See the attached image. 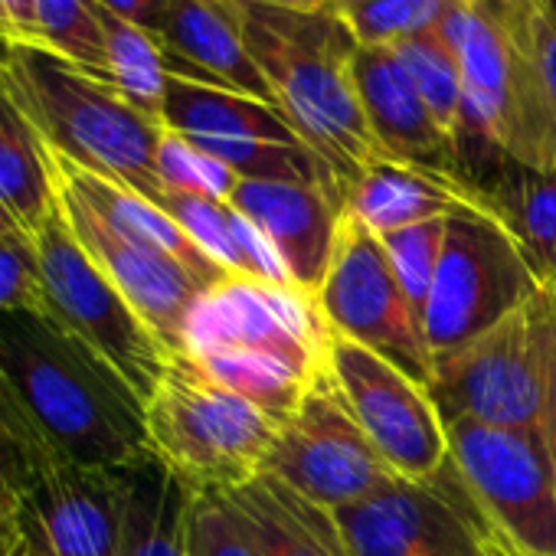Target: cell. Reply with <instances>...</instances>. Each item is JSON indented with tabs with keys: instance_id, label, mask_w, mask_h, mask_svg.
Returning a JSON list of instances; mask_svg holds the SVG:
<instances>
[{
	"instance_id": "cell-1",
	"label": "cell",
	"mask_w": 556,
	"mask_h": 556,
	"mask_svg": "<svg viewBox=\"0 0 556 556\" xmlns=\"http://www.w3.org/2000/svg\"><path fill=\"white\" fill-rule=\"evenodd\" d=\"M0 370L56 458L135 468L154 455L141 396L50 312L0 315Z\"/></svg>"
},
{
	"instance_id": "cell-2",
	"label": "cell",
	"mask_w": 556,
	"mask_h": 556,
	"mask_svg": "<svg viewBox=\"0 0 556 556\" xmlns=\"http://www.w3.org/2000/svg\"><path fill=\"white\" fill-rule=\"evenodd\" d=\"M331 328L315 292L226 275L193 305L184 351L278 422L331 374Z\"/></svg>"
},
{
	"instance_id": "cell-3",
	"label": "cell",
	"mask_w": 556,
	"mask_h": 556,
	"mask_svg": "<svg viewBox=\"0 0 556 556\" xmlns=\"http://www.w3.org/2000/svg\"><path fill=\"white\" fill-rule=\"evenodd\" d=\"M242 40L271 86L275 105L295 135L331 167L348 197L374 164L390 161L354 89L357 40L344 17L325 11H282L229 0Z\"/></svg>"
},
{
	"instance_id": "cell-4",
	"label": "cell",
	"mask_w": 556,
	"mask_h": 556,
	"mask_svg": "<svg viewBox=\"0 0 556 556\" xmlns=\"http://www.w3.org/2000/svg\"><path fill=\"white\" fill-rule=\"evenodd\" d=\"M530 0H452L442 34L462 63V144L556 170V96L530 50Z\"/></svg>"
},
{
	"instance_id": "cell-5",
	"label": "cell",
	"mask_w": 556,
	"mask_h": 556,
	"mask_svg": "<svg viewBox=\"0 0 556 556\" xmlns=\"http://www.w3.org/2000/svg\"><path fill=\"white\" fill-rule=\"evenodd\" d=\"M4 92L53 154L157 203L164 125L125 102L105 79L40 43H17Z\"/></svg>"
},
{
	"instance_id": "cell-6",
	"label": "cell",
	"mask_w": 556,
	"mask_h": 556,
	"mask_svg": "<svg viewBox=\"0 0 556 556\" xmlns=\"http://www.w3.org/2000/svg\"><path fill=\"white\" fill-rule=\"evenodd\" d=\"M144 422L151 452L190 491H236L265 475L286 426L213 380L190 354H170Z\"/></svg>"
},
{
	"instance_id": "cell-7",
	"label": "cell",
	"mask_w": 556,
	"mask_h": 556,
	"mask_svg": "<svg viewBox=\"0 0 556 556\" xmlns=\"http://www.w3.org/2000/svg\"><path fill=\"white\" fill-rule=\"evenodd\" d=\"M452 478L491 546L507 556H556V471L543 435L452 422Z\"/></svg>"
},
{
	"instance_id": "cell-8",
	"label": "cell",
	"mask_w": 556,
	"mask_h": 556,
	"mask_svg": "<svg viewBox=\"0 0 556 556\" xmlns=\"http://www.w3.org/2000/svg\"><path fill=\"white\" fill-rule=\"evenodd\" d=\"M543 289L546 282L491 213L468 210L448 216L442 258L422 315V338L432 357L471 344L527 308Z\"/></svg>"
},
{
	"instance_id": "cell-9",
	"label": "cell",
	"mask_w": 556,
	"mask_h": 556,
	"mask_svg": "<svg viewBox=\"0 0 556 556\" xmlns=\"http://www.w3.org/2000/svg\"><path fill=\"white\" fill-rule=\"evenodd\" d=\"M546 390V289L520 312L435 357L429 396L445 426L481 422L543 435Z\"/></svg>"
},
{
	"instance_id": "cell-10",
	"label": "cell",
	"mask_w": 556,
	"mask_h": 556,
	"mask_svg": "<svg viewBox=\"0 0 556 556\" xmlns=\"http://www.w3.org/2000/svg\"><path fill=\"white\" fill-rule=\"evenodd\" d=\"M161 125L226 164L239 180L312 184L344 210V193L331 167L268 102L167 73Z\"/></svg>"
},
{
	"instance_id": "cell-11",
	"label": "cell",
	"mask_w": 556,
	"mask_h": 556,
	"mask_svg": "<svg viewBox=\"0 0 556 556\" xmlns=\"http://www.w3.org/2000/svg\"><path fill=\"white\" fill-rule=\"evenodd\" d=\"M34 245L40 258L47 312L96 354H102L141 396V403H148L167 370V348L89 258L63 210H56V216L34 236Z\"/></svg>"
},
{
	"instance_id": "cell-12",
	"label": "cell",
	"mask_w": 556,
	"mask_h": 556,
	"mask_svg": "<svg viewBox=\"0 0 556 556\" xmlns=\"http://www.w3.org/2000/svg\"><path fill=\"white\" fill-rule=\"evenodd\" d=\"M318 302L341 338L370 348L429 387L435 357L422 338V328L406 302L380 236L351 213H341Z\"/></svg>"
},
{
	"instance_id": "cell-13",
	"label": "cell",
	"mask_w": 556,
	"mask_h": 556,
	"mask_svg": "<svg viewBox=\"0 0 556 556\" xmlns=\"http://www.w3.org/2000/svg\"><path fill=\"white\" fill-rule=\"evenodd\" d=\"M328 367L354 419L400 478L429 484L448 471V429L426 383L341 334Z\"/></svg>"
},
{
	"instance_id": "cell-14",
	"label": "cell",
	"mask_w": 556,
	"mask_h": 556,
	"mask_svg": "<svg viewBox=\"0 0 556 556\" xmlns=\"http://www.w3.org/2000/svg\"><path fill=\"white\" fill-rule=\"evenodd\" d=\"M265 471L325 510L351 507L400 478L354 419L331 374L286 419Z\"/></svg>"
},
{
	"instance_id": "cell-15",
	"label": "cell",
	"mask_w": 556,
	"mask_h": 556,
	"mask_svg": "<svg viewBox=\"0 0 556 556\" xmlns=\"http://www.w3.org/2000/svg\"><path fill=\"white\" fill-rule=\"evenodd\" d=\"M128 468L50 455L17 501L14 530L30 556H122Z\"/></svg>"
},
{
	"instance_id": "cell-16",
	"label": "cell",
	"mask_w": 556,
	"mask_h": 556,
	"mask_svg": "<svg viewBox=\"0 0 556 556\" xmlns=\"http://www.w3.org/2000/svg\"><path fill=\"white\" fill-rule=\"evenodd\" d=\"M348 556H484L488 536L452 471L439 481L393 478L377 494L334 510Z\"/></svg>"
},
{
	"instance_id": "cell-17",
	"label": "cell",
	"mask_w": 556,
	"mask_h": 556,
	"mask_svg": "<svg viewBox=\"0 0 556 556\" xmlns=\"http://www.w3.org/2000/svg\"><path fill=\"white\" fill-rule=\"evenodd\" d=\"M60 210L79 245L105 271V278L135 308V315L151 328V334L167 348V354L184 351L187 318L206 289L174 258L115 232L105 219H99L83 200L66 193L63 187Z\"/></svg>"
},
{
	"instance_id": "cell-18",
	"label": "cell",
	"mask_w": 556,
	"mask_h": 556,
	"mask_svg": "<svg viewBox=\"0 0 556 556\" xmlns=\"http://www.w3.org/2000/svg\"><path fill=\"white\" fill-rule=\"evenodd\" d=\"M351 76L364 115L390 161L462 174L458 141L435 122L409 73L403 70L396 50L357 47L351 60Z\"/></svg>"
},
{
	"instance_id": "cell-19",
	"label": "cell",
	"mask_w": 556,
	"mask_h": 556,
	"mask_svg": "<svg viewBox=\"0 0 556 556\" xmlns=\"http://www.w3.org/2000/svg\"><path fill=\"white\" fill-rule=\"evenodd\" d=\"M229 206L262 229L292 282L318 295L344 213L338 200L312 184L239 180Z\"/></svg>"
},
{
	"instance_id": "cell-20",
	"label": "cell",
	"mask_w": 556,
	"mask_h": 556,
	"mask_svg": "<svg viewBox=\"0 0 556 556\" xmlns=\"http://www.w3.org/2000/svg\"><path fill=\"white\" fill-rule=\"evenodd\" d=\"M157 40L170 76L232 89L275 105L271 86L242 40L229 0H167V17Z\"/></svg>"
},
{
	"instance_id": "cell-21",
	"label": "cell",
	"mask_w": 556,
	"mask_h": 556,
	"mask_svg": "<svg viewBox=\"0 0 556 556\" xmlns=\"http://www.w3.org/2000/svg\"><path fill=\"white\" fill-rule=\"evenodd\" d=\"M468 210L488 213L481 190L465 174L400 161L374 164L344 197V213L357 216L377 236L429 219H448Z\"/></svg>"
},
{
	"instance_id": "cell-22",
	"label": "cell",
	"mask_w": 556,
	"mask_h": 556,
	"mask_svg": "<svg viewBox=\"0 0 556 556\" xmlns=\"http://www.w3.org/2000/svg\"><path fill=\"white\" fill-rule=\"evenodd\" d=\"M56 164V184L73 193L76 200H83L99 219H105L115 232H122L125 239L148 245L167 258H174L180 268H187L203 289H213L216 282L229 275L219 262H213L157 203H151L148 197L112 184L99 174H89L76 164H70L66 157L53 154Z\"/></svg>"
},
{
	"instance_id": "cell-23",
	"label": "cell",
	"mask_w": 556,
	"mask_h": 556,
	"mask_svg": "<svg viewBox=\"0 0 556 556\" xmlns=\"http://www.w3.org/2000/svg\"><path fill=\"white\" fill-rule=\"evenodd\" d=\"M488 213L514 236L530 268L556 282V170H530L491 151L484 174H468Z\"/></svg>"
},
{
	"instance_id": "cell-24",
	"label": "cell",
	"mask_w": 556,
	"mask_h": 556,
	"mask_svg": "<svg viewBox=\"0 0 556 556\" xmlns=\"http://www.w3.org/2000/svg\"><path fill=\"white\" fill-rule=\"evenodd\" d=\"M229 494L245 510L262 556H348L334 510L318 507L275 475L265 471Z\"/></svg>"
},
{
	"instance_id": "cell-25",
	"label": "cell",
	"mask_w": 556,
	"mask_h": 556,
	"mask_svg": "<svg viewBox=\"0 0 556 556\" xmlns=\"http://www.w3.org/2000/svg\"><path fill=\"white\" fill-rule=\"evenodd\" d=\"M60 210L53 151L30 118L0 92V213L24 236H37Z\"/></svg>"
},
{
	"instance_id": "cell-26",
	"label": "cell",
	"mask_w": 556,
	"mask_h": 556,
	"mask_svg": "<svg viewBox=\"0 0 556 556\" xmlns=\"http://www.w3.org/2000/svg\"><path fill=\"white\" fill-rule=\"evenodd\" d=\"M193 491L157 458L128 468L122 556H187Z\"/></svg>"
},
{
	"instance_id": "cell-27",
	"label": "cell",
	"mask_w": 556,
	"mask_h": 556,
	"mask_svg": "<svg viewBox=\"0 0 556 556\" xmlns=\"http://www.w3.org/2000/svg\"><path fill=\"white\" fill-rule=\"evenodd\" d=\"M102 30H105L109 86L138 112L161 122L164 96H167V63H164L161 40L109 14L105 8H102Z\"/></svg>"
},
{
	"instance_id": "cell-28",
	"label": "cell",
	"mask_w": 556,
	"mask_h": 556,
	"mask_svg": "<svg viewBox=\"0 0 556 556\" xmlns=\"http://www.w3.org/2000/svg\"><path fill=\"white\" fill-rule=\"evenodd\" d=\"M403 70L409 73L416 92L435 115V122L458 141L462 135V102H465V86H462V63L455 47L445 40L442 27H432L426 34H416L403 43L393 47Z\"/></svg>"
},
{
	"instance_id": "cell-29",
	"label": "cell",
	"mask_w": 556,
	"mask_h": 556,
	"mask_svg": "<svg viewBox=\"0 0 556 556\" xmlns=\"http://www.w3.org/2000/svg\"><path fill=\"white\" fill-rule=\"evenodd\" d=\"M50 455L53 452L37 432V426L30 422L17 390L11 387L4 370H0V523L11 533H17L14 530L17 501Z\"/></svg>"
},
{
	"instance_id": "cell-30",
	"label": "cell",
	"mask_w": 556,
	"mask_h": 556,
	"mask_svg": "<svg viewBox=\"0 0 556 556\" xmlns=\"http://www.w3.org/2000/svg\"><path fill=\"white\" fill-rule=\"evenodd\" d=\"M37 43L109 83L99 0H37Z\"/></svg>"
},
{
	"instance_id": "cell-31",
	"label": "cell",
	"mask_w": 556,
	"mask_h": 556,
	"mask_svg": "<svg viewBox=\"0 0 556 556\" xmlns=\"http://www.w3.org/2000/svg\"><path fill=\"white\" fill-rule=\"evenodd\" d=\"M187 556H262L255 530L229 491H193Z\"/></svg>"
},
{
	"instance_id": "cell-32",
	"label": "cell",
	"mask_w": 556,
	"mask_h": 556,
	"mask_svg": "<svg viewBox=\"0 0 556 556\" xmlns=\"http://www.w3.org/2000/svg\"><path fill=\"white\" fill-rule=\"evenodd\" d=\"M445 223L448 219H429V223H416L396 232L380 236L387 258L400 278V286L406 292V302L422 328V315L429 305V292L435 282V268L442 258V242H445Z\"/></svg>"
},
{
	"instance_id": "cell-33",
	"label": "cell",
	"mask_w": 556,
	"mask_h": 556,
	"mask_svg": "<svg viewBox=\"0 0 556 556\" xmlns=\"http://www.w3.org/2000/svg\"><path fill=\"white\" fill-rule=\"evenodd\" d=\"M452 0H367L344 14L357 47H396L442 24Z\"/></svg>"
},
{
	"instance_id": "cell-34",
	"label": "cell",
	"mask_w": 556,
	"mask_h": 556,
	"mask_svg": "<svg viewBox=\"0 0 556 556\" xmlns=\"http://www.w3.org/2000/svg\"><path fill=\"white\" fill-rule=\"evenodd\" d=\"M157 177L164 190L197 193V197L219 200V203H229L239 184V177L226 164H219L216 157H210L206 151H200L197 144H190L187 138L167 128L157 148Z\"/></svg>"
},
{
	"instance_id": "cell-35",
	"label": "cell",
	"mask_w": 556,
	"mask_h": 556,
	"mask_svg": "<svg viewBox=\"0 0 556 556\" xmlns=\"http://www.w3.org/2000/svg\"><path fill=\"white\" fill-rule=\"evenodd\" d=\"M157 206L229 275H236V245H232V210L229 203L206 200L197 193L164 190Z\"/></svg>"
},
{
	"instance_id": "cell-36",
	"label": "cell",
	"mask_w": 556,
	"mask_h": 556,
	"mask_svg": "<svg viewBox=\"0 0 556 556\" xmlns=\"http://www.w3.org/2000/svg\"><path fill=\"white\" fill-rule=\"evenodd\" d=\"M47 312L40 258L30 236H0V315Z\"/></svg>"
},
{
	"instance_id": "cell-37",
	"label": "cell",
	"mask_w": 556,
	"mask_h": 556,
	"mask_svg": "<svg viewBox=\"0 0 556 556\" xmlns=\"http://www.w3.org/2000/svg\"><path fill=\"white\" fill-rule=\"evenodd\" d=\"M232 245H236V275L262 278V282H275V286H295L275 245L239 210H232Z\"/></svg>"
},
{
	"instance_id": "cell-38",
	"label": "cell",
	"mask_w": 556,
	"mask_h": 556,
	"mask_svg": "<svg viewBox=\"0 0 556 556\" xmlns=\"http://www.w3.org/2000/svg\"><path fill=\"white\" fill-rule=\"evenodd\" d=\"M543 445L556 471V282L546 286V390H543Z\"/></svg>"
},
{
	"instance_id": "cell-39",
	"label": "cell",
	"mask_w": 556,
	"mask_h": 556,
	"mask_svg": "<svg viewBox=\"0 0 556 556\" xmlns=\"http://www.w3.org/2000/svg\"><path fill=\"white\" fill-rule=\"evenodd\" d=\"M99 4L109 14H115V17H122V21H128V24L154 34V37H161L164 17H167V0H99Z\"/></svg>"
},
{
	"instance_id": "cell-40",
	"label": "cell",
	"mask_w": 556,
	"mask_h": 556,
	"mask_svg": "<svg viewBox=\"0 0 556 556\" xmlns=\"http://www.w3.org/2000/svg\"><path fill=\"white\" fill-rule=\"evenodd\" d=\"M530 50L556 96V17L543 14L533 8V17H530Z\"/></svg>"
},
{
	"instance_id": "cell-41",
	"label": "cell",
	"mask_w": 556,
	"mask_h": 556,
	"mask_svg": "<svg viewBox=\"0 0 556 556\" xmlns=\"http://www.w3.org/2000/svg\"><path fill=\"white\" fill-rule=\"evenodd\" d=\"M0 30L14 43H37V0H0Z\"/></svg>"
},
{
	"instance_id": "cell-42",
	"label": "cell",
	"mask_w": 556,
	"mask_h": 556,
	"mask_svg": "<svg viewBox=\"0 0 556 556\" xmlns=\"http://www.w3.org/2000/svg\"><path fill=\"white\" fill-rule=\"evenodd\" d=\"M245 4L282 8V11H325V8H331V0H245Z\"/></svg>"
},
{
	"instance_id": "cell-43",
	"label": "cell",
	"mask_w": 556,
	"mask_h": 556,
	"mask_svg": "<svg viewBox=\"0 0 556 556\" xmlns=\"http://www.w3.org/2000/svg\"><path fill=\"white\" fill-rule=\"evenodd\" d=\"M14 40L0 30V92H4V86H8V73H11V63H14Z\"/></svg>"
},
{
	"instance_id": "cell-44",
	"label": "cell",
	"mask_w": 556,
	"mask_h": 556,
	"mask_svg": "<svg viewBox=\"0 0 556 556\" xmlns=\"http://www.w3.org/2000/svg\"><path fill=\"white\" fill-rule=\"evenodd\" d=\"M0 556H30V553H27L24 540L14 533V536H8L4 543H0Z\"/></svg>"
},
{
	"instance_id": "cell-45",
	"label": "cell",
	"mask_w": 556,
	"mask_h": 556,
	"mask_svg": "<svg viewBox=\"0 0 556 556\" xmlns=\"http://www.w3.org/2000/svg\"><path fill=\"white\" fill-rule=\"evenodd\" d=\"M361 4H367V0H331V11H338V14L344 17L348 11H354V8H361Z\"/></svg>"
},
{
	"instance_id": "cell-46",
	"label": "cell",
	"mask_w": 556,
	"mask_h": 556,
	"mask_svg": "<svg viewBox=\"0 0 556 556\" xmlns=\"http://www.w3.org/2000/svg\"><path fill=\"white\" fill-rule=\"evenodd\" d=\"M530 4H533L536 11H543V14L556 17V0H530Z\"/></svg>"
},
{
	"instance_id": "cell-47",
	"label": "cell",
	"mask_w": 556,
	"mask_h": 556,
	"mask_svg": "<svg viewBox=\"0 0 556 556\" xmlns=\"http://www.w3.org/2000/svg\"><path fill=\"white\" fill-rule=\"evenodd\" d=\"M14 232H21V229H17L4 213H0V236H14Z\"/></svg>"
},
{
	"instance_id": "cell-48",
	"label": "cell",
	"mask_w": 556,
	"mask_h": 556,
	"mask_svg": "<svg viewBox=\"0 0 556 556\" xmlns=\"http://www.w3.org/2000/svg\"><path fill=\"white\" fill-rule=\"evenodd\" d=\"M484 556H507V553H501L497 546H491V543H488V549H484Z\"/></svg>"
},
{
	"instance_id": "cell-49",
	"label": "cell",
	"mask_w": 556,
	"mask_h": 556,
	"mask_svg": "<svg viewBox=\"0 0 556 556\" xmlns=\"http://www.w3.org/2000/svg\"><path fill=\"white\" fill-rule=\"evenodd\" d=\"M8 536H14V533H11V530H8V527H4V523H0V543H4V540H8Z\"/></svg>"
},
{
	"instance_id": "cell-50",
	"label": "cell",
	"mask_w": 556,
	"mask_h": 556,
	"mask_svg": "<svg viewBox=\"0 0 556 556\" xmlns=\"http://www.w3.org/2000/svg\"><path fill=\"white\" fill-rule=\"evenodd\" d=\"M468 4H475V0H468Z\"/></svg>"
}]
</instances>
